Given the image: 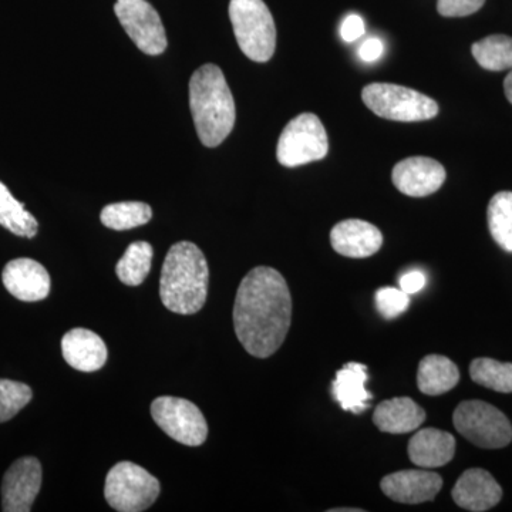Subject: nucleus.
Instances as JSON below:
<instances>
[{"instance_id":"6e6552de","label":"nucleus","mask_w":512,"mask_h":512,"mask_svg":"<svg viewBox=\"0 0 512 512\" xmlns=\"http://www.w3.org/2000/svg\"><path fill=\"white\" fill-rule=\"evenodd\" d=\"M453 423L458 433L477 447L494 450L507 447L512 441V426L507 416L480 400L458 404Z\"/></svg>"},{"instance_id":"0eeeda50","label":"nucleus","mask_w":512,"mask_h":512,"mask_svg":"<svg viewBox=\"0 0 512 512\" xmlns=\"http://www.w3.org/2000/svg\"><path fill=\"white\" fill-rule=\"evenodd\" d=\"M328 151V134L322 121L315 114L303 113L286 124L276 147V158L284 167L295 168L323 160Z\"/></svg>"},{"instance_id":"aec40b11","label":"nucleus","mask_w":512,"mask_h":512,"mask_svg":"<svg viewBox=\"0 0 512 512\" xmlns=\"http://www.w3.org/2000/svg\"><path fill=\"white\" fill-rule=\"evenodd\" d=\"M426 412L410 397H394L376 407L373 423L383 433L406 434L419 429Z\"/></svg>"},{"instance_id":"473e14b6","label":"nucleus","mask_w":512,"mask_h":512,"mask_svg":"<svg viewBox=\"0 0 512 512\" xmlns=\"http://www.w3.org/2000/svg\"><path fill=\"white\" fill-rule=\"evenodd\" d=\"M426 285V275L421 271H409L400 278V289L402 291L413 295L421 291Z\"/></svg>"},{"instance_id":"20e7f679","label":"nucleus","mask_w":512,"mask_h":512,"mask_svg":"<svg viewBox=\"0 0 512 512\" xmlns=\"http://www.w3.org/2000/svg\"><path fill=\"white\" fill-rule=\"evenodd\" d=\"M229 19L239 49L249 60L266 63L274 56L276 28L274 16L264 0H231Z\"/></svg>"},{"instance_id":"c756f323","label":"nucleus","mask_w":512,"mask_h":512,"mask_svg":"<svg viewBox=\"0 0 512 512\" xmlns=\"http://www.w3.org/2000/svg\"><path fill=\"white\" fill-rule=\"evenodd\" d=\"M485 0H437V10L444 18H464L483 8Z\"/></svg>"},{"instance_id":"2f4dec72","label":"nucleus","mask_w":512,"mask_h":512,"mask_svg":"<svg viewBox=\"0 0 512 512\" xmlns=\"http://www.w3.org/2000/svg\"><path fill=\"white\" fill-rule=\"evenodd\" d=\"M383 53V42L377 39V37H369V39L362 43L359 49L360 59L367 63L376 62V60H379L380 57L383 56Z\"/></svg>"},{"instance_id":"39448f33","label":"nucleus","mask_w":512,"mask_h":512,"mask_svg":"<svg viewBox=\"0 0 512 512\" xmlns=\"http://www.w3.org/2000/svg\"><path fill=\"white\" fill-rule=\"evenodd\" d=\"M367 107L382 119L416 123L434 119L439 104L426 94L392 83H372L362 92Z\"/></svg>"},{"instance_id":"393cba45","label":"nucleus","mask_w":512,"mask_h":512,"mask_svg":"<svg viewBox=\"0 0 512 512\" xmlns=\"http://www.w3.org/2000/svg\"><path fill=\"white\" fill-rule=\"evenodd\" d=\"M474 59L485 70L503 72L512 69V37L493 35L484 37L471 47Z\"/></svg>"},{"instance_id":"f03ea898","label":"nucleus","mask_w":512,"mask_h":512,"mask_svg":"<svg viewBox=\"0 0 512 512\" xmlns=\"http://www.w3.org/2000/svg\"><path fill=\"white\" fill-rule=\"evenodd\" d=\"M190 109L198 138L205 147H218L237 120L234 96L217 64H204L192 73Z\"/></svg>"},{"instance_id":"5701e85b","label":"nucleus","mask_w":512,"mask_h":512,"mask_svg":"<svg viewBox=\"0 0 512 512\" xmlns=\"http://www.w3.org/2000/svg\"><path fill=\"white\" fill-rule=\"evenodd\" d=\"M153 218V210L146 202L126 201L107 205L101 210L100 220L104 227L114 231H127L146 225Z\"/></svg>"},{"instance_id":"bb28decb","label":"nucleus","mask_w":512,"mask_h":512,"mask_svg":"<svg viewBox=\"0 0 512 512\" xmlns=\"http://www.w3.org/2000/svg\"><path fill=\"white\" fill-rule=\"evenodd\" d=\"M473 382L500 393H512V363L478 357L470 366Z\"/></svg>"},{"instance_id":"ddd939ff","label":"nucleus","mask_w":512,"mask_h":512,"mask_svg":"<svg viewBox=\"0 0 512 512\" xmlns=\"http://www.w3.org/2000/svg\"><path fill=\"white\" fill-rule=\"evenodd\" d=\"M384 495L396 503L421 504L434 500L443 487V480L437 473L420 470H403L389 474L380 483Z\"/></svg>"},{"instance_id":"dca6fc26","label":"nucleus","mask_w":512,"mask_h":512,"mask_svg":"<svg viewBox=\"0 0 512 512\" xmlns=\"http://www.w3.org/2000/svg\"><path fill=\"white\" fill-rule=\"evenodd\" d=\"M330 244L338 254L348 258H369L382 248L383 235L370 222L346 220L330 231Z\"/></svg>"},{"instance_id":"c85d7f7f","label":"nucleus","mask_w":512,"mask_h":512,"mask_svg":"<svg viewBox=\"0 0 512 512\" xmlns=\"http://www.w3.org/2000/svg\"><path fill=\"white\" fill-rule=\"evenodd\" d=\"M409 293L397 288H380L376 292V308L383 318L394 319L407 311L410 305Z\"/></svg>"},{"instance_id":"f3484780","label":"nucleus","mask_w":512,"mask_h":512,"mask_svg":"<svg viewBox=\"0 0 512 512\" xmlns=\"http://www.w3.org/2000/svg\"><path fill=\"white\" fill-rule=\"evenodd\" d=\"M62 352L67 365L79 372H97L107 362V346L97 333L76 328L62 339Z\"/></svg>"},{"instance_id":"7c9ffc66","label":"nucleus","mask_w":512,"mask_h":512,"mask_svg":"<svg viewBox=\"0 0 512 512\" xmlns=\"http://www.w3.org/2000/svg\"><path fill=\"white\" fill-rule=\"evenodd\" d=\"M365 33V20L360 18L359 15H355V13L346 16L345 20L342 22V26H340V36L348 43L356 42V40L360 39Z\"/></svg>"},{"instance_id":"412c9836","label":"nucleus","mask_w":512,"mask_h":512,"mask_svg":"<svg viewBox=\"0 0 512 512\" xmlns=\"http://www.w3.org/2000/svg\"><path fill=\"white\" fill-rule=\"evenodd\" d=\"M460 382L458 367L446 356L429 355L421 360L417 386L427 396H440L453 390Z\"/></svg>"},{"instance_id":"cd10ccee","label":"nucleus","mask_w":512,"mask_h":512,"mask_svg":"<svg viewBox=\"0 0 512 512\" xmlns=\"http://www.w3.org/2000/svg\"><path fill=\"white\" fill-rule=\"evenodd\" d=\"M32 397L33 392L28 384L0 379V423L12 420L28 406Z\"/></svg>"},{"instance_id":"72a5a7b5","label":"nucleus","mask_w":512,"mask_h":512,"mask_svg":"<svg viewBox=\"0 0 512 512\" xmlns=\"http://www.w3.org/2000/svg\"><path fill=\"white\" fill-rule=\"evenodd\" d=\"M504 92L505 96H507L508 101H510V103L512 104V72H510V74H508V76L505 77Z\"/></svg>"},{"instance_id":"9d476101","label":"nucleus","mask_w":512,"mask_h":512,"mask_svg":"<svg viewBox=\"0 0 512 512\" xmlns=\"http://www.w3.org/2000/svg\"><path fill=\"white\" fill-rule=\"evenodd\" d=\"M114 12L134 45L148 56H158L167 49L163 20L147 0H117Z\"/></svg>"},{"instance_id":"7ed1b4c3","label":"nucleus","mask_w":512,"mask_h":512,"mask_svg":"<svg viewBox=\"0 0 512 512\" xmlns=\"http://www.w3.org/2000/svg\"><path fill=\"white\" fill-rule=\"evenodd\" d=\"M210 269L197 245L181 241L165 256L161 269L160 298L168 311L194 315L207 301Z\"/></svg>"},{"instance_id":"2eb2a0df","label":"nucleus","mask_w":512,"mask_h":512,"mask_svg":"<svg viewBox=\"0 0 512 512\" xmlns=\"http://www.w3.org/2000/svg\"><path fill=\"white\" fill-rule=\"evenodd\" d=\"M451 495L454 503L463 510L484 512L500 503L503 490L488 471L471 468L458 478Z\"/></svg>"},{"instance_id":"b1692460","label":"nucleus","mask_w":512,"mask_h":512,"mask_svg":"<svg viewBox=\"0 0 512 512\" xmlns=\"http://www.w3.org/2000/svg\"><path fill=\"white\" fill-rule=\"evenodd\" d=\"M153 256L154 249L148 242L137 241L128 245L116 265V274L120 281L127 286L143 284L144 279L150 274Z\"/></svg>"},{"instance_id":"f704fd0d","label":"nucleus","mask_w":512,"mask_h":512,"mask_svg":"<svg viewBox=\"0 0 512 512\" xmlns=\"http://www.w3.org/2000/svg\"><path fill=\"white\" fill-rule=\"evenodd\" d=\"M333 512H345V511H349V512H356V511H359V512H362L363 510H355V508H338V510H332Z\"/></svg>"},{"instance_id":"4468645a","label":"nucleus","mask_w":512,"mask_h":512,"mask_svg":"<svg viewBox=\"0 0 512 512\" xmlns=\"http://www.w3.org/2000/svg\"><path fill=\"white\" fill-rule=\"evenodd\" d=\"M2 281L10 295L22 302L43 301L52 285L45 266L30 258L10 261L3 269Z\"/></svg>"},{"instance_id":"1a4fd4ad","label":"nucleus","mask_w":512,"mask_h":512,"mask_svg":"<svg viewBox=\"0 0 512 512\" xmlns=\"http://www.w3.org/2000/svg\"><path fill=\"white\" fill-rule=\"evenodd\" d=\"M151 416L167 436L184 446L198 447L207 440V420L190 400L158 397L151 404Z\"/></svg>"},{"instance_id":"9b49d317","label":"nucleus","mask_w":512,"mask_h":512,"mask_svg":"<svg viewBox=\"0 0 512 512\" xmlns=\"http://www.w3.org/2000/svg\"><path fill=\"white\" fill-rule=\"evenodd\" d=\"M42 464L35 457H23L10 466L2 481V510L29 512L42 487Z\"/></svg>"},{"instance_id":"a211bd4d","label":"nucleus","mask_w":512,"mask_h":512,"mask_svg":"<svg viewBox=\"0 0 512 512\" xmlns=\"http://www.w3.org/2000/svg\"><path fill=\"white\" fill-rule=\"evenodd\" d=\"M456 454V439L453 434L439 429L417 431L409 443L410 460L420 468L446 466Z\"/></svg>"},{"instance_id":"f8f14e48","label":"nucleus","mask_w":512,"mask_h":512,"mask_svg":"<svg viewBox=\"0 0 512 512\" xmlns=\"http://www.w3.org/2000/svg\"><path fill=\"white\" fill-rule=\"evenodd\" d=\"M446 170L429 157H410L393 168V184L402 194L421 198L439 191L446 181Z\"/></svg>"},{"instance_id":"a878e982","label":"nucleus","mask_w":512,"mask_h":512,"mask_svg":"<svg viewBox=\"0 0 512 512\" xmlns=\"http://www.w3.org/2000/svg\"><path fill=\"white\" fill-rule=\"evenodd\" d=\"M487 214L491 237L504 251L512 252V192L495 194Z\"/></svg>"},{"instance_id":"6ab92c4d","label":"nucleus","mask_w":512,"mask_h":512,"mask_svg":"<svg viewBox=\"0 0 512 512\" xmlns=\"http://www.w3.org/2000/svg\"><path fill=\"white\" fill-rule=\"evenodd\" d=\"M367 380V367L362 363H346L338 370L332 383V394L343 410L362 414L369 409L373 396L366 390Z\"/></svg>"},{"instance_id":"4be33fe9","label":"nucleus","mask_w":512,"mask_h":512,"mask_svg":"<svg viewBox=\"0 0 512 512\" xmlns=\"http://www.w3.org/2000/svg\"><path fill=\"white\" fill-rule=\"evenodd\" d=\"M0 225L18 237L29 239L35 238L39 229L36 218L26 211L25 205L16 200L3 183H0Z\"/></svg>"},{"instance_id":"f257e3e1","label":"nucleus","mask_w":512,"mask_h":512,"mask_svg":"<svg viewBox=\"0 0 512 512\" xmlns=\"http://www.w3.org/2000/svg\"><path fill=\"white\" fill-rule=\"evenodd\" d=\"M292 322V296L284 276L258 266L239 285L234 305L237 338L249 355L266 359L285 342Z\"/></svg>"},{"instance_id":"423d86ee","label":"nucleus","mask_w":512,"mask_h":512,"mask_svg":"<svg viewBox=\"0 0 512 512\" xmlns=\"http://www.w3.org/2000/svg\"><path fill=\"white\" fill-rule=\"evenodd\" d=\"M160 490V481L131 461H121L111 468L104 485L107 503L120 512L146 511L156 503Z\"/></svg>"}]
</instances>
